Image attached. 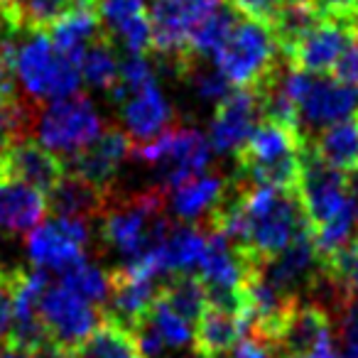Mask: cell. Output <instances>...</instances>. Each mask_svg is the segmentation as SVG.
I'll return each instance as SVG.
<instances>
[{"label": "cell", "instance_id": "8992f818", "mask_svg": "<svg viewBox=\"0 0 358 358\" xmlns=\"http://www.w3.org/2000/svg\"><path fill=\"white\" fill-rule=\"evenodd\" d=\"M103 130V120H101L94 101L81 91L69 99L47 103L35 123L37 140L59 159H66L84 150Z\"/></svg>", "mask_w": 358, "mask_h": 358}, {"label": "cell", "instance_id": "ffe728a7", "mask_svg": "<svg viewBox=\"0 0 358 358\" xmlns=\"http://www.w3.org/2000/svg\"><path fill=\"white\" fill-rule=\"evenodd\" d=\"M47 214V196L25 182H0V231L32 234Z\"/></svg>", "mask_w": 358, "mask_h": 358}, {"label": "cell", "instance_id": "5bb4252c", "mask_svg": "<svg viewBox=\"0 0 358 358\" xmlns=\"http://www.w3.org/2000/svg\"><path fill=\"white\" fill-rule=\"evenodd\" d=\"M101 30L125 55H145L152 47V27L145 0H94Z\"/></svg>", "mask_w": 358, "mask_h": 358}, {"label": "cell", "instance_id": "603a6c76", "mask_svg": "<svg viewBox=\"0 0 358 358\" xmlns=\"http://www.w3.org/2000/svg\"><path fill=\"white\" fill-rule=\"evenodd\" d=\"M307 148L317 155L329 167L338 169L343 174L358 172V113L351 118L334 123L329 128L319 130Z\"/></svg>", "mask_w": 358, "mask_h": 358}, {"label": "cell", "instance_id": "f35d334b", "mask_svg": "<svg viewBox=\"0 0 358 358\" xmlns=\"http://www.w3.org/2000/svg\"><path fill=\"white\" fill-rule=\"evenodd\" d=\"M278 358H280V356H278Z\"/></svg>", "mask_w": 358, "mask_h": 358}, {"label": "cell", "instance_id": "5b68a950", "mask_svg": "<svg viewBox=\"0 0 358 358\" xmlns=\"http://www.w3.org/2000/svg\"><path fill=\"white\" fill-rule=\"evenodd\" d=\"M209 138L192 125H172L157 140L133 148V157L152 164L159 174V189L167 194L174 187L185 185L189 179L199 177L211 164Z\"/></svg>", "mask_w": 358, "mask_h": 358}, {"label": "cell", "instance_id": "cb8c5ba5", "mask_svg": "<svg viewBox=\"0 0 358 358\" xmlns=\"http://www.w3.org/2000/svg\"><path fill=\"white\" fill-rule=\"evenodd\" d=\"M50 40L52 45L57 47L59 52H64L66 57L79 64L81 55L86 52V47L91 42H96L103 30H101V22H99V15L94 10V3H86V0H79V6L64 15L50 32Z\"/></svg>", "mask_w": 358, "mask_h": 358}, {"label": "cell", "instance_id": "4fadbf2b", "mask_svg": "<svg viewBox=\"0 0 358 358\" xmlns=\"http://www.w3.org/2000/svg\"><path fill=\"white\" fill-rule=\"evenodd\" d=\"M128 157H133V143L123 133V128H106L91 145L62 159V164H64V172L76 174L99 189L110 192Z\"/></svg>", "mask_w": 358, "mask_h": 358}, {"label": "cell", "instance_id": "ac0fdd59", "mask_svg": "<svg viewBox=\"0 0 358 358\" xmlns=\"http://www.w3.org/2000/svg\"><path fill=\"white\" fill-rule=\"evenodd\" d=\"M47 211L57 219H79L91 221L103 214L110 192L99 189L96 185L76 174H66L47 192Z\"/></svg>", "mask_w": 358, "mask_h": 358}, {"label": "cell", "instance_id": "74e56055", "mask_svg": "<svg viewBox=\"0 0 358 358\" xmlns=\"http://www.w3.org/2000/svg\"><path fill=\"white\" fill-rule=\"evenodd\" d=\"M89 3H94V0H89Z\"/></svg>", "mask_w": 358, "mask_h": 358}, {"label": "cell", "instance_id": "7a4b0ae2", "mask_svg": "<svg viewBox=\"0 0 358 358\" xmlns=\"http://www.w3.org/2000/svg\"><path fill=\"white\" fill-rule=\"evenodd\" d=\"M280 86L292 103L294 128L304 145L319 130L358 113V84L334 79L331 74H307L285 59L280 66Z\"/></svg>", "mask_w": 358, "mask_h": 358}, {"label": "cell", "instance_id": "277c9868", "mask_svg": "<svg viewBox=\"0 0 358 358\" xmlns=\"http://www.w3.org/2000/svg\"><path fill=\"white\" fill-rule=\"evenodd\" d=\"M270 25L241 15L231 35L214 55V64L231 86H258L282 62Z\"/></svg>", "mask_w": 358, "mask_h": 358}, {"label": "cell", "instance_id": "4dcf8cb0", "mask_svg": "<svg viewBox=\"0 0 358 358\" xmlns=\"http://www.w3.org/2000/svg\"><path fill=\"white\" fill-rule=\"evenodd\" d=\"M331 322L338 324V341L343 346L341 358H358V294L334 314Z\"/></svg>", "mask_w": 358, "mask_h": 358}, {"label": "cell", "instance_id": "d4e9b609", "mask_svg": "<svg viewBox=\"0 0 358 358\" xmlns=\"http://www.w3.org/2000/svg\"><path fill=\"white\" fill-rule=\"evenodd\" d=\"M324 20H329V17H324V13L309 0H285V6L270 22V30H273L280 52L287 57Z\"/></svg>", "mask_w": 358, "mask_h": 358}, {"label": "cell", "instance_id": "3957f363", "mask_svg": "<svg viewBox=\"0 0 358 358\" xmlns=\"http://www.w3.org/2000/svg\"><path fill=\"white\" fill-rule=\"evenodd\" d=\"M13 71L27 99L35 103L69 99L79 94L81 69L71 57L52 45L47 32H30V37L17 42L13 55Z\"/></svg>", "mask_w": 358, "mask_h": 358}, {"label": "cell", "instance_id": "30bf717a", "mask_svg": "<svg viewBox=\"0 0 358 358\" xmlns=\"http://www.w3.org/2000/svg\"><path fill=\"white\" fill-rule=\"evenodd\" d=\"M113 101L118 103L123 133L130 138L133 148H143V145L152 143L159 135L167 133L172 125H177L174 108L159 91L157 79L148 81L133 91H125V94L115 96Z\"/></svg>", "mask_w": 358, "mask_h": 358}, {"label": "cell", "instance_id": "7402d4cb", "mask_svg": "<svg viewBox=\"0 0 358 358\" xmlns=\"http://www.w3.org/2000/svg\"><path fill=\"white\" fill-rule=\"evenodd\" d=\"M37 110L40 103L20 99L15 71L8 62L0 59V145L30 138L27 133L35 130L37 115H40Z\"/></svg>", "mask_w": 358, "mask_h": 358}, {"label": "cell", "instance_id": "7c38bea8", "mask_svg": "<svg viewBox=\"0 0 358 358\" xmlns=\"http://www.w3.org/2000/svg\"><path fill=\"white\" fill-rule=\"evenodd\" d=\"M64 177V164L40 140L22 138L0 145V182H25L42 194Z\"/></svg>", "mask_w": 358, "mask_h": 358}, {"label": "cell", "instance_id": "9c48e42d", "mask_svg": "<svg viewBox=\"0 0 358 358\" xmlns=\"http://www.w3.org/2000/svg\"><path fill=\"white\" fill-rule=\"evenodd\" d=\"M91 243L89 221L57 219L52 216L47 224L37 226L27 238V255L37 270L62 275L66 268L86 258Z\"/></svg>", "mask_w": 358, "mask_h": 358}, {"label": "cell", "instance_id": "6da1fadb", "mask_svg": "<svg viewBox=\"0 0 358 358\" xmlns=\"http://www.w3.org/2000/svg\"><path fill=\"white\" fill-rule=\"evenodd\" d=\"M236 157V182L268 189H297L304 140L294 125L263 118Z\"/></svg>", "mask_w": 358, "mask_h": 358}, {"label": "cell", "instance_id": "8fae6325", "mask_svg": "<svg viewBox=\"0 0 358 358\" xmlns=\"http://www.w3.org/2000/svg\"><path fill=\"white\" fill-rule=\"evenodd\" d=\"M263 120L260 96L250 86H236L224 101H219L209 123V145L219 155H236Z\"/></svg>", "mask_w": 358, "mask_h": 358}, {"label": "cell", "instance_id": "44dd1931", "mask_svg": "<svg viewBox=\"0 0 358 358\" xmlns=\"http://www.w3.org/2000/svg\"><path fill=\"white\" fill-rule=\"evenodd\" d=\"M45 358H143L138 338L130 329L106 317L86 341L74 348H50Z\"/></svg>", "mask_w": 358, "mask_h": 358}, {"label": "cell", "instance_id": "83f0119b", "mask_svg": "<svg viewBox=\"0 0 358 358\" xmlns=\"http://www.w3.org/2000/svg\"><path fill=\"white\" fill-rule=\"evenodd\" d=\"M159 297L179 314L185 317L187 322L194 327L199 322L201 312L206 309V287L199 280V275L187 273V275H169L162 280V287H159Z\"/></svg>", "mask_w": 358, "mask_h": 358}, {"label": "cell", "instance_id": "e575fe53", "mask_svg": "<svg viewBox=\"0 0 358 358\" xmlns=\"http://www.w3.org/2000/svg\"><path fill=\"white\" fill-rule=\"evenodd\" d=\"M0 358H45V356L42 353L20 351V348H13V346H0Z\"/></svg>", "mask_w": 358, "mask_h": 358}, {"label": "cell", "instance_id": "836d02e7", "mask_svg": "<svg viewBox=\"0 0 358 358\" xmlns=\"http://www.w3.org/2000/svg\"><path fill=\"white\" fill-rule=\"evenodd\" d=\"M231 358H278V348L270 341H265V338L243 334L241 341L234 346V351H231Z\"/></svg>", "mask_w": 358, "mask_h": 358}, {"label": "cell", "instance_id": "1f68e13d", "mask_svg": "<svg viewBox=\"0 0 358 358\" xmlns=\"http://www.w3.org/2000/svg\"><path fill=\"white\" fill-rule=\"evenodd\" d=\"M20 270H3L0 268V346L6 341L8 329L13 322V297H15V285Z\"/></svg>", "mask_w": 358, "mask_h": 358}, {"label": "cell", "instance_id": "d6986e66", "mask_svg": "<svg viewBox=\"0 0 358 358\" xmlns=\"http://www.w3.org/2000/svg\"><path fill=\"white\" fill-rule=\"evenodd\" d=\"M243 334H248V319L206 304L199 322L194 324V336H192L196 358L229 356Z\"/></svg>", "mask_w": 358, "mask_h": 358}, {"label": "cell", "instance_id": "ba28073f", "mask_svg": "<svg viewBox=\"0 0 358 358\" xmlns=\"http://www.w3.org/2000/svg\"><path fill=\"white\" fill-rule=\"evenodd\" d=\"M40 317L52 348H74L103 324L106 314L89 299L79 297L57 280L40 297Z\"/></svg>", "mask_w": 358, "mask_h": 358}, {"label": "cell", "instance_id": "484cf974", "mask_svg": "<svg viewBox=\"0 0 358 358\" xmlns=\"http://www.w3.org/2000/svg\"><path fill=\"white\" fill-rule=\"evenodd\" d=\"M76 6L79 0H13L6 10L20 32H50Z\"/></svg>", "mask_w": 358, "mask_h": 358}, {"label": "cell", "instance_id": "e0dca14e", "mask_svg": "<svg viewBox=\"0 0 358 358\" xmlns=\"http://www.w3.org/2000/svg\"><path fill=\"white\" fill-rule=\"evenodd\" d=\"M229 189V179L221 174H199L185 185L167 192V206L182 224H204Z\"/></svg>", "mask_w": 358, "mask_h": 358}, {"label": "cell", "instance_id": "2e32d148", "mask_svg": "<svg viewBox=\"0 0 358 358\" xmlns=\"http://www.w3.org/2000/svg\"><path fill=\"white\" fill-rule=\"evenodd\" d=\"M110 278V294L106 302V317L118 322L120 327L133 331L143 317L150 312L152 302L157 299L162 280L150 278V275H140L125 268L108 270Z\"/></svg>", "mask_w": 358, "mask_h": 358}, {"label": "cell", "instance_id": "9a60e30c", "mask_svg": "<svg viewBox=\"0 0 358 358\" xmlns=\"http://www.w3.org/2000/svg\"><path fill=\"white\" fill-rule=\"evenodd\" d=\"M358 37L348 22L341 20H324L319 27H314L285 59L299 71L307 74H331L334 66L343 57V52L351 47V42Z\"/></svg>", "mask_w": 358, "mask_h": 358}, {"label": "cell", "instance_id": "d590c367", "mask_svg": "<svg viewBox=\"0 0 358 358\" xmlns=\"http://www.w3.org/2000/svg\"><path fill=\"white\" fill-rule=\"evenodd\" d=\"M10 3H13V0H0V8H3V10H6V8L10 6Z\"/></svg>", "mask_w": 358, "mask_h": 358}, {"label": "cell", "instance_id": "f546056e", "mask_svg": "<svg viewBox=\"0 0 358 358\" xmlns=\"http://www.w3.org/2000/svg\"><path fill=\"white\" fill-rule=\"evenodd\" d=\"M59 282L64 285L66 289L76 292L79 297L89 299L96 307L108 302V294H110L108 273H106L103 268H99L96 263H91L89 258L79 260L76 265L66 268L64 273L59 275Z\"/></svg>", "mask_w": 358, "mask_h": 358}, {"label": "cell", "instance_id": "f1b7e54d", "mask_svg": "<svg viewBox=\"0 0 358 358\" xmlns=\"http://www.w3.org/2000/svg\"><path fill=\"white\" fill-rule=\"evenodd\" d=\"M143 327H148L150 331L155 334V336L162 341V346L172 348V351H177V348H185L187 343L192 341V336H194V327H192L189 322H187L185 317H179L177 312H174L172 307H169L167 302H164L162 297L157 294V299L152 302V307H150V312L143 317Z\"/></svg>", "mask_w": 358, "mask_h": 358}, {"label": "cell", "instance_id": "52a82bcc", "mask_svg": "<svg viewBox=\"0 0 358 358\" xmlns=\"http://www.w3.org/2000/svg\"><path fill=\"white\" fill-rule=\"evenodd\" d=\"M224 0H150L152 47L177 74L192 59L189 40Z\"/></svg>", "mask_w": 358, "mask_h": 358}, {"label": "cell", "instance_id": "4316f807", "mask_svg": "<svg viewBox=\"0 0 358 358\" xmlns=\"http://www.w3.org/2000/svg\"><path fill=\"white\" fill-rule=\"evenodd\" d=\"M81 81L96 91H113L120 76V57L115 55V45L106 35H101L96 42L86 47V52L79 59Z\"/></svg>", "mask_w": 358, "mask_h": 358}, {"label": "cell", "instance_id": "8d00e7d4", "mask_svg": "<svg viewBox=\"0 0 358 358\" xmlns=\"http://www.w3.org/2000/svg\"><path fill=\"white\" fill-rule=\"evenodd\" d=\"M309 3H314V0H309Z\"/></svg>", "mask_w": 358, "mask_h": 358}, {"label": "cell", "instance_id": "d6a6232c", "mask_svg": "<svg viewBox=\"0 0 358 358\" xmlns=\"http://www.w3.org/2000/svg\"><path fill=\"white\" fill-rule=\"evenodd\" d=\"M226 3H231L241 15L265 22V25H270L273 17L278 15V10L285 6V0H226Z\"/></svg>", "mask_w": 358, "mask_h": 358}]
</instances>
